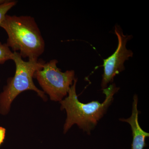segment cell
Masks as SVG:
<instances>
[{"label":"cell","mask_w":149,"mask_h":149,"mask_svg":"<svg viewBox=\"0 0 149 149\" xmlns=\"http://www.w3.org/2000/svg\"><path fill=\"white\" fill-rule=\"evenodd\" d=\"M77 82V78H75L68 96L59 102L61 110H65L67 114L63 125V133L66 134L73 125H77L83 132L90 135L100 120L106 114L114 100V95L120 88L117 87L115 83H111L102 90L105 95L102 102L93 101L88 103H83L78 100L76 93Z\"/></svg>","instance_id":"cell-1"},{"label":"cell","mask_w":149,"mask_h":149,"mask_svg":"<svg viewBox=\"0 0 149 149\" xmlns=\"http://www.w3.org/2000/svg\"><path fill=\"white\" fill-rule=\"evenodd\" d=\"M0 27L7 34L6 45L22 58L38 60L45 52V40L34 17L7 14Z\"/></svg>","instance_id":"cell-2"},{"label":"cell","mask_w":149,"mask_h":149,"mask_svg":"<svg viewBox=\"0 0 149 149\" xmlns=\"http://www.w3.org/2000/svg\"><path fill=\"white\" fill-rule=\"evenodd\" d=\"M13 60L16 66L14 76L8 79L7 85L0 93V113L3 115L8 114L14 100L24 91H35L44 101L48 100L45 93L37 88L33 80L34 73L42 68L45 61L42 60L24 61L18 52H13Z\"/></svg>","instance_id":"cell-3"},{"label":"cell","mask_w":149,"mask_h":149,"mask_svg":"<svg viewBox=\"0 0 149 149\" xmlns=\"http://www.w3.org/2000/svg\"><path fill=\"white\" fill-rule=\"evenodd\" d=\"M53 59L44 63L42 68L35 71L33 78L37 79L43 92L49 96L51 100L60 102L68 94L75 79L74 70L62 72Z\"/></svg>","instance_id":"cell-4"},{"label":"cell","mask_w":149,"mask_h":149,"mask_svg":"<svg viewBox=\"0 0 149 149\" xmlns=\"http://www.w3.org/2000/svg\"><path fill=\"white\" fill-rule=\"evenodd\" d=\"M114 32L117 37L118 45L113 54L104 60V72L101 83L102 90L107 88L113 82L115 77L125 70L124 63L133 55V52L126 47L133 36L124 35L121 27L117 24L115 26Z\"/></svg>","instance_id":"cell-5"},{"label":"cell","mask_w":149,"mask_h":149,"mask_svg":"<svg viewBox=\"0 0 149 149\" xmlns=\"http://www.w3.org/2000/svg\"><path fill=\"white\" fill-rule=\"evenodd\" d=\"M138 102V96L135 94L133 96L131 115L128 118H120L119 119L120 121L127 123L130 125L133 136L130 149H143L146 146V139L147 137H149V133L144 131L139 124Z\"/></svg>","instance_id":"cell-6"},{"label":"cell","mask_w":149,"mask_h":149,"mask_svg":"<svg viewBox=\"0 0 149 149\" xmlns=\"http://www.w3.org/2000/svg\"><path fill=\"white\" fill-rule=\"evenodd\" d=\"M13 58V52L11 51L6 44H2L0 42V65H3L6 61L12 60ZM1 81V80H0Z\"/></svg>","instance_id":"cell-7"},{"label":"cell","mask_w":149,"mask_h":149,"mask_svg":"<svg viewBox=\"0 0 149 149\" xmlns=\"http://www.w3.org/2000/svg\"><path fill=\"white\" fill-rule=\"evenodd\" d=\"M17 1L6 0L5 2L0 5V25L3 21L8 12L16 4Z\"/></svg>","instance_id":"cell-8"},{"label":"cell","mask_w":149,"mask_h":149,"mask_svg":"<svg viewBox=\"0 0 149 149\" xmlns=\"http://www.w3.org/2000/svg\"><path fill=\"white\" fill-rule=\"evenodd\" d=\"M5 128L0 127V146L3 142L5 138Z\"/></svg>","instance_id":"cell-9"},{"label":"cell","mask_w":149,"mask_h":149,"mask_svg":"<svg viewBox=\"0 0 149 149\" xmlns=\"http://www.w3.org/2000/svg\"><path fill=\"white\" fill-rule=\"evenodd\" d=\"M6 0H0V5L3 3H4L5 2Z\"/></svg>","instance_id":"cell-10"}]
</instances>
